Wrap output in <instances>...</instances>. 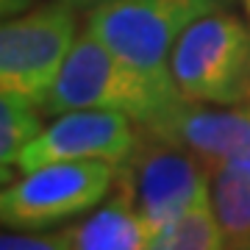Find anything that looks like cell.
<instances>
[{
    "label": "cell",
    "mask_w": 250,
    "mask_h": 250,
    "mask_svg": "<svg viewBox=\"0 0 250 250\" xmlns=\"http://www.w3.org/2000/svg\"><path fill=\"white\" fill-rule=\"evenodd\" d=\"M175 83L147 78L145 72L125 64L95 34H78L67 62L39 111L64 114L78 108L123 111L136 125H150L181 103Z\"/></svg>",
    "instance_id": "obj_1"
},
{
    "label": "cell",
    "mask_w": 250,
    "mask_h": 250,
    "mask_svg": "<svg viewBox=\"0 0 250 250\" xmlns=\"http://www.w3.org/2000/svg\"><path fill=\"white\" fill-rule=\"evenodd\" d=\"M172 83L184 100L231 108L250 100V25L228 9L184 31L170 56Z\"/></svg>",
    "instance_id": "obj_2"
},
{
    "label": "cell",
    "mask_w": 250,
    "mask_h": 250,
    "mask_svg": "<svg viewBox=\"0 0 250 250\" xmlns=\"http://www.w3.org/2000/svg\"><path fill=\"white\" fill-rule=\"evenodd\" d=\"M231 0H103L86 17V31L147 78L172 83L170 56L192 22L228 9Z\"/></svg>",
    "instance_id": "obj_3"
},
{
    "label": "cell",
    "mask_w": 250,
    "mask_h": 250,
    "mask_svg": "<svg viewBox=\"0 0 250 250\" xmlns=\"http://www.w3.org/2000/svg\"><path fill=\"white\" fill-rule=\"evenodd\" d=\"M117 189L153 231L211 200V170L184 145L139 128L134 153L117 167Z\"/></svg>",
    "instance_id": "obj_4"
},
{
    "label": "cell",
    "mask_w": 250,
    "mask_h": 250,
    "mask_svg": "<svg viewBox=\"0 0 250 250\" xmlns=\"http://www.w3.org/2000/svg\"><path fill=\"white\" fill-rule=\"evenodd\" d=\"M78 39L75 6L47 3L0 28V95L42 106Z\"/></svg>",
    "instance_id": "obj_5"
},
{
    "label": "cell",
    "mask_w": 250,
    "mask_h": 250,
    "mask_svg": "<svg viewBox=\"0 0 250 250\" xmlns=\"http://www.w3.org/2000/svg\"><path fill=\"white\" fill-rule=\"evenodd\" d=\"M117 164L111 161H53L20 172L0 195L6 228L39 231L89 211L114 189Z\"/></svg>",
    "instance_id": "obj_6"
},
{
    "label": "cell",
    "mask_w": 250,
    "mask_h": 250,
    "mask_svg": "<svg viewBox=\"0 0 250 250\" xmlns=\"http://www.w3.org/2000/svg\"><path fill=\"white\" fill-rule=\"evenodd\" d=\"M136 142H139V128L123 111H106V108L64 111L20 153L17 172L36 170L53 161H111L120 167L134 153Z\"/></svg>",
    "instance_id": "obj_7"
},
{
    "label": "cell",
    "mask_w": 250,
    "mask_h": 250,
    "mask_svg": "<svg viewBox=\"0 0 250 250\" xmlns=\"http://www.w3.org/2000/svg\"><path fill=\"white\" fill-rule=\"evenodd\" d=\"M145 128L184 145L208 170L217 164H250V108L217 111L206 103L181 100Z\"/></svg>",
    "instance_id": "obj_8"
},
{
    "label": "cell",
    "mask_w": 250,
    "mask_h": 250,
    "mask_svg": "<svg viewBox=\"0 0 250 250\" xmlns=\"http://www.w3.org/2000/svg\"><path fill=\"white\" fill-rule=\"evenodd\" d=\"M72 250H147L153 228L117 189L98 211L72 225Z\"/></svg>",
    "instance_id": "obj_9"
},
{
    "label": "cell",
    "mask_w": 250,
    "mask_h": 250,
    "mask_svg": "<svg viewBox=\"0 0 250 250\" xmlns=\"http://www.w3.org/2000/svg\"><path fill=\"white\" fill-rule=\"evenodd\" d=\"M211 208L225 250H250V164L211 167Z\"/></svg>",
    "instance_id": "obj_10"
},
{
    "label": "cell",
    "mask_w": 250,
    "mask_h": 250,
    "mask_svg": "<svg viewBox=\"0 0 250 250\" xmlns=\"http://www.w3.org/2000/svg\"><path fill=\"white\" fill-rule=\"evenodd\" d=\"M147 250H225V236L211 200L156 231Z\"/></svg>",
    "instance_id": "obj_11"
},
{
    "label": "cell",
    "mask_w": 250,
    "mask_h": 250,
    "mask_svg": "<svg viewBox=\"0 0 250 250\" xmlns=\"http://www.w3.org/2000/svg\"><path fill=\"white\" fill-rule=\"evenodd\" d=\"M34 108L36 106L25 100L0 95V170L6 184L11 178V170H17L20 153L42 131V120L34 114Z\"/></svg>",
    "instance_id": "obj_12"
},
{
    "label": "cell",
    "mask_w": 250,
    "mask_h": 250,
    "mask_svg": "<svg viewBox=\"0 0 250 250\" xmlns=\"http://www.w3.org/2000/svg\"><path fill=\"white\" fill-rule=\"evenodd\" d=\"M0 250H72V231H47V233H34V231H11L3 233Z\"/></svg>",
    "instance_id": "obj_13"
},
{
    "label": "cell",
    "mask_w": 250,
    "mask_h": 250,
    "mask_svg": "<svg viewBox=\"0 0 250 250\" xmlns=\"http://www.w3.org/2000/svg\"><path fill=\"white\" fill-rule=\"evenodd\" d=\"M62 3H70V6H92V3H103V0H62Z\"/></svg>",
    "instance_id": "obj_14"
},
{
    "label": "cell",
    "mask_w": 250,
    "mask_h": 250,
    "mask_svg": "<svg viewBox=\"0 0 250 250\" xmlns=\"http://www.w3.org/2000/svg\"><path fill=\"white\" fill-rule=\"evenodd\" d=\"M245 3V9H248V17H250V0H242Z\"/></svg>",
    "instance_id": "obj_15"
}]
</instances>
